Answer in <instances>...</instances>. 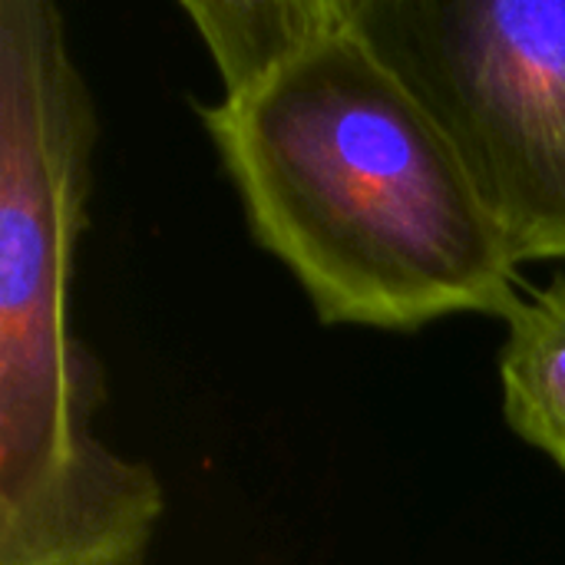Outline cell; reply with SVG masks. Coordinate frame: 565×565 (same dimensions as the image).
<instances>
[{"instance_id":"cell-1","label":"cell","mask_w":565,"mask_h":565,"mask_svg":"<svg viewBox=\"0 0 565 565\" xmlns=\"http://www.w3.org/2000/svg\"><path fill=\"white\" fill-rule=\"evenodd\" d=\"M199 116L255 242L324 324L417 331L520 305L516 262L440 126L341 20Z\"/></svg>"},{"instance_id":"cell-2","label":"cell","mask_w":565,"mask_h":565,"mask_svg":"<svg viewBox=\"0 0 565 565\" xmlns=\"http://www.w3.org/2000/svg\"><path fill=\"white\" fill-rule=\"evenodd\" d=\"M96 109L46 0H0V565H142L159 477L89 430L103 367L70 324Z\"/></svg>"},{"instance_id":"cell-3","label":"cell","mask_w":565,"mask_h":565,"mask_svg":"<svg viewBox=\"0 0 565 565\" xmlns=\"http://www.w3.org/2000/svg\"><path fill=\"white\" fill-rule=\"evenodd\" d=\"M460 159L507 252L565 265V0H348Z\"/></svg>"},{"instance_id":"cell-4","label":"cell","mask_w":565,"mask_h":565,"mask_svg":"<svg viewBox=\"0 0 565 565\" xmlns=\"http://www.w3.org/2000/svg\"><path fill=\"white\" fill-rule=\"evenodd\" d=\"M500 387L513 434L565 473V271L507 315Z\"/></svg>"},{"instance_id":"cell-5","label":"cell","mask_w":565,"mask_h":565,"mask_svg":"<svg viewBox=\"0 0 565 565\" xmlns=\"http://www.w3.org/2000/svg\"><path fill=\"white\" fill-rule=\"evenodd\" d=\"M222 93H235L341 20L344 0H185Z\"/></svg>"}]
</instances>
